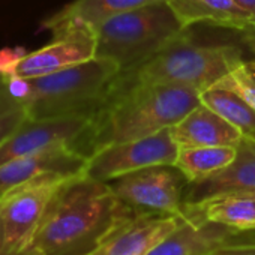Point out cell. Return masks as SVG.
I'll return each instance as SVG.
<instances>
[{"mask_svg":"<svg viewBox=\"0 0 255 255\" xmlns=\"http://www.w3.org/2000/svg\"><path fill=\"white\" fill-rule=\"evenodd\" d=\"M170 134L179 147L233 146L237 147L243 135L222 116L200 104L179 123L170 128Z\"/></svg>","mask_w":255,"mask_h":255,"instance_id":"cell-14","label":"cell"},{"mask_svg":"<svg viewBox=\"0 0 255 255\" xmlns=\"http://www.w3.org/2000/svg\"><path fill=\"white\" fill-rule=\"evenodd\" d=\"M93 30L95 57L114 62L120 74H128L179 39L188 29L182 26L170 5L161 2L114 14Z\"/></svg>","mask_w":255,"mask_h":255,"instance_id":"cell-3","label":"cell"},{"mask_svg":"<svg viewBox=\"0 0 255 255\" xmlns=\"http://www.w3.org/2000/svg\"><path fill=\"white\" fill-rule=\"evenodd\" d=\"M179 146L170 134V128L149 137L111 144L89 156L84 174L99 182H111L117 177L155 165H174Z\"/></svg>","mask_w":255,"mask_h":255,"instance_id":"cell-7","label":"cell"},{"mask_svg":"<svg viewBox=\"0 0 255 255\" xmlns=\"http://www.w3.org/2000/svg\"><path fill=\"white\" fill-rule=\"evenodd\" d=\"M243 62V50L233 44H197L183 33L137 69L119 74L117 83L168 84L200 92L213 87Z\"/></svg>","mask_w":255,"mask_h":255,"instance_id":"cell-4","label":"cell"},{"mask_svg":"<svg viewBox=\"0 0 255 255\" xmlns=\"http://www.w3.org/2000/svg\"><path fill=\"white\" fill-rule=\"evenodd\" d=\"M200 90L183 86L117 83L105 104L95 113L83 153L149 137L179 123L201 104Z\"/></svg>","mask_w":255,"mask_h":255,"instance_id":"cell-2","label":"cell"},{"mask_svg":"<svg viewBox=\"0 0 255 255\" xmlns=\"http://www.w3.org/2000/svg\"><path fill=\"white\" fill-rule=\"evenodd\" d=\"M188 185L189 188L183 197L185 204H195L222 194L255 191V140L243 137L237 146L234 161L225 170Z\"/></svg>","mask_w":255,"mask_h":255,"instance_id":"cell-13","label":"cell"},{"mask_svg":"<svg viewBox=\"0 0 255 255\" xmlns=\"http://www.w3.org/2000/svg\"><path fill=\"white\" fill-rule=\"evenodd\" d=\"M90 123L92 116L26 119L18 129L0 144V165L56 146H69L83 153V144Z\"/></svg>","mask_w":255,"mask_h":255,"instance_id":"cell-10","label":"cell"},{"mask_svg":"<svg viewBox=\"0 0 255 255\" xmlns=\"http://www.w3.org/2000/svg\"><path fill=\"white\" fill-rule=\"evenodd\" d=\"M188 219L147 255H212L228 245L239 231L206 221L188 210Z\"/></svg>","mask_w":255,"mask_h":255,"instance_id":"cell-12","label":"cell"},{"mask_svg":"<svg viewBox=\"0 0 255 255\" xmlns=\"http://www.w3.org/2000/svg\"><path fill=\"white\" fill-rule=\"evenodd\" d=\"M96 54L95 30L75 27L53 36L39 50L26 53L23 48L0 51V74L8 77H44L89 62Z\"/></svg>","mask_w":255,"mask_h":255,"instance_id":"cell-6","label":"cell"},{"mask_svg":"<svg viewBox=\"0 0 255 255\" xmlns=\"http://www.w3.org/2000/svg\"><path fill=\"white\" fill-rule=\"evenodd\" d=\"M188 215L134 209L122 218L87 255H147L174 233Z\"/></svg>","mask_w":255,"mask_h":255,"instance_id":"cell-9","label":"cell"},{"mask_svg":"<svg viewBox=\"0 0 255 255\" xmlns=\"http://www.w3.org/2000/svg\"><path fill=\"white\" fill-rule=\"evenodd\" d=\"M236 155L237 147L233 146L179 147L174 167L185 176L188 183H197L225 170Z\"/></svg>","mask_w":255,"mask_h":255,"instance_id":"cell-18","label":"cell"},{"mask_svg":"<svg viewBox=\"0 0 255 255\" xmlns=\"http://www.w3.org/2000/svg\"><path fill=\"white\" fill-rule=\"evenodd\" d=\"M135 207L111 186L84 173L68 179L53 197L30 245L20 255H87Z\"/></svg>","mask_w":255,"mask_h":255,"instance_id":"cell-1","label":"cell"},{"mask_svg":"<svg viewBox=\"0 0 255 255\" xmlns=\"http://www.w3.org/2000/svg\"><path fill=\"white\" fill-rule=\"evenodd\" d=\"M212 255H255V243L254 245H225Z\"/></svg>","mask_w":255,"mask_h":255,"instance_id":"cell-22","label":"cell"},{"mask_svg":"<svg viewBox=\"0 0 255 255\" xmlns=\"http://www.w3.org/2000/svg\"><path fill=\"white\" fill-rule=\"evenodd\" d=\"M242 194H249V195H252V197H255V191H252V192H242Z\"/></svg>","mask_w":255,"mask_h":255,"instance_id":"cell-25","label":"cell"},{"mask_svg":"<svg viewBox=\"0 0 255 255\" xmlns=\"http://www.w3.org/2000/svg\"><path fill=\"white\" fill-rule=\"evenodd\" d=\"M27 119L21 108H0V144L5 143Z\"/></svg>","mask_w":255,"mask_h":255,"instance_id":"cell-21","label":"cell"},{"mask_svg":"<svg viewBox=\"0 0 255 255\" xmlns=\"http://www.w3.org/2000/svg\"><path fill=\"white\" fill-rule=\"evenodd\" d=\"M87 159V156L69 146H56L11 159L0 165V197L45 174H83Z\"/></svg>","mask_w":255,"mask_h":255,"instance_id":"cell-11","label":"cell"},{"mask_svg":"<svg viewBox=\"0 0 255 255\" xmlns=\"http://www.w3.org/2000/svg\"><path fill=\"white\" fill-rule=\"evenodd\" d=\"M185 210L236 231H255V197L231 192L185 204Z\"/></svg>","mask_w":255,"mask_h":255,"instance_id":"cell-17","label":"cell"},{"mask_svg":"<svg viewBox=\"0 0 255 255\" xmlns=\"http://www.w3.org/2000/svg\"><path fill=\"white\" fill-rule=\"evenodd\" d=\"M236 2L255 20V0H236Z\"/></svg>","mask_w":255,"mask_h":255,"instance_id":"cell-23","label":"cell"},{"mask_svg":"<svg viewBox=\"0 0 255 255\" xmlns=\"http://www.w3.org/2000/svg\"><path fill=\"white\" fill-rule=\"evenodd\" d=\"M5 248V231H3V222L0 219V255H3Z\"/></svg>","mask_w":255,"mask_h":255,"instance_id":"cell-24","label":"cell"},{"mask_svg":"<svg viewBox=\"0 0 255 255\" xmlns=\"http://www.w3.org/2000/svg\"><path fill=\"white\" fill-rule=\"evenodd\" d=\"M185 29L209 23L245 33L255 42V20L236 0H167Z\"/></svg>","mask_w":255,"mask_h":255,"instance_id":"cell-15","label":"cell"},{"mask_svg":"<svg viewBox=\"0 0 255 255\" xmlns=\"http://www.w3.org/2000/svg\"><path fill=\"white\" fill-rule=\"evenodd\" d=\"M201 104L222 116L242 132L245 138L255 140V110L231 90L210 87L200 93Z\"/></svg>","mask_w":255,"mask_h":255,"instance_id":"cell-19","label":"cell"},{"mask_svg":"<svg viewBox=\"0 0 255 255\" xmlns=\"http://www.w3.org/2000/svg\"><path fill=\"white\" fill-rule=\"evenodd\" d=\"M213 87L231 90L255 110V59L243 60Z\"/></svg>","mask_w":255,"mask_h":255,"instance_id":"cell-20","label":"cell"},{"mask_svg":"<svg viewBox=\"0 0 255 255\" xmlns=\"http://www.w3.org/2000/svg\"><path fill=\"white\" fill-rule=\"evenodd\" d=\"M186 179L174 165L147 167L117 177L108 185L123 203L135 209L185 215Z\"/></svg>","mask_w":255,"mask_h":255,"instance_id":"cell-8","label":"cell"},{"mask_svg":"<svg viewBox=\"0 0 255 255\" xmlns=\"http://www.w3.org/2000/svg\"><path fill=\"white\" fill-rule=\"evenodd\" d=\"M167 2V0H72L42 23V29L59 35L75 27L95 29L105 18L125 11Z\"/></svg>","mask_w":255,"mask_h":255,"instance_id":"cell-16","label":"cell"},{"mask_svg":"<svg viewBox=\"0 0 255 255\" xmlns=\"http://www.w3.org/2000/svg\"><path fill=\"white\" fill-rule=\"evenodd\" d=\"M71 177L74 176L45 174L0 197V219L5 231L3 255H20L30 245L53 197Z\"/></svg>","mask_w":255,"mask_h":255,"instance_id":"cell-5","label":"cell"}]
</instances>
